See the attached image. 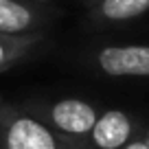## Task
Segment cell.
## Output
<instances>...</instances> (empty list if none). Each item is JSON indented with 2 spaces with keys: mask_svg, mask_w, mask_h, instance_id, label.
Wrapping results in <instances>:
<instances>
[{
  "mask_svg": "<svg viewBox=\"0 0 149 149\" xmlns=\"http://www.w3.org/2000/svg\"><path fill=\"white\" fill-rule=\"evenodd\" d=\"M92 2H97V0H86V5H88V7L92 5Z\"/></svg>",
  "mask_w": 149,
  "mask_h": 149,
  "instance_id": "cell-10",
  "label": "cell"
},
{
  "mask_svg": "<svg viewBox=\"0 0 149 149\" xmlns=\"http://www.w3.org/2000/svg\"><path fill=\"white\" fill-rule=\"evenodd\" d=\"M26 110L35 116H40L57 134L66 136L74 143H81V145H90L88 136L92 132L94 123H97L99 114H101L94 103L86 101V99H77V97L59 99V101L37 105V107L29 105Z\"/></svg>",
  "mask_w": 149,
  "mask_h": 149,
  "instance_id": "cell-2",
  "label": "cell"
},
{
  "mask_svg": "<svg viewBox=\"0 0 149 149\" xmlns=\"http://www.w3.org/2000/svg\"><path fill=\"white\" fill-rule=\"evenodd\" d=\"M24 2H35V5H46V2H51V0H24Z\"/></svg>",
  "mask_w": 149,
  "mask_h": 149,
  "instance_id": "cell-9",
  "label": "cell"
},
{
  "mask_svg": "<svg viewBox=\"0 0 149 149\" xmlns=\"http://www.w3.org/2000/svg\"><path fill=\"white\" fill-rule=\"evenodd\" d=\"M0 149H90L57 134L29 110L0 103Z\"/></svg>",
  "mask_w": 149,
  "mask_h": 149,
  "instance_id": "cell-1",
  "label": "cell"
},
{
  "mask_svg": "<svg viewBox=\"0 0 149 149\" xmlns=\"http://www.w3.org/2000/svg\"><path fill=\"white\" fill-rule=\"evenodd\" d=\"M53 18L55 11L46 5L24 0H0V33L5 35L44 33Z\"/></svg>",
  "mask_w": 149,
  "mask_h": 149,
  "instance_id": "cell-4",
  "label": "cell"
},
{
  "mask_svg": "<svg viewBox=\"0 0 149 149\" xmlns=\"http://www.w3.org/2000/svg\"><path fill=\"white\" fill-rule=\"evenodd\" d=\"M90 64L105 77L114 79H147L149 44H105L92 51Z\"/></svg>",
  "mask_w": 149,
  "mask_h": 149,
  "instance_id": "cell-3",
  "label": "cell"
},
{
  "mask_svg": "<svg viewBox=\"0 0 149 149\" xmlns=\"http://www.w3.org/2000/svg\"><path fill=\"white\" fill-rule=\"evenodd\" d=\"M121 149H149V136L147 134H138V136H134V138H132L125 147H121Z\"/></svg>",
  "mask_w": 149,
  "mask_h": 149,
  "instance_id": "cell-8",
  "label": "cell"
},
{
  "mask_svg": "<svg viewBox=\"0 0 149 149\" xmlns=\"http://www.w3.org/2000/svg\"><path fill=\"white\" fill-rule=\"evenodd\" d=\"M138 132V123L123 110H105L99 114L92 132L88 136L90 149H121Z\"/></svg>",
  "mask_w": 149,
  "mask_h": 149,
  "instance_id": "cell-5",
  "label": "cell"
},
{
  "mask_svg": "<svg viewBox=\"0 0 149 149\" xmlns=\"http://www.w3.org/2000/svg\"><path fill=\"white\" fill-rule=\"evenodd\" d=\"M149 11V0H97L88 7L94 24H121L136 20Z\"/></svg>",
  "mask_w": 149,
  "mask_h": 149,
  "instance_id": "cell-6",
  "label": "cell"
},
{
  "mask_svg": "<svg viewBox=\"0 0 149 149\" xmlns=\"http://www.w3.org/2000/svg\"><path fill=\"white\" fill-rule=\"evenodd\" d=\"M44 42V33H26V35H5L0 33V72L13 68L26 59L40 44Z\"/></svg>",
  "mask_w": 149,
  "mask_h": 149,
  "instance_id": "cell-7",
  "label": "cell"
}]
</instances>
